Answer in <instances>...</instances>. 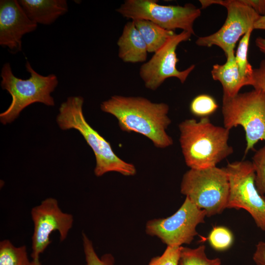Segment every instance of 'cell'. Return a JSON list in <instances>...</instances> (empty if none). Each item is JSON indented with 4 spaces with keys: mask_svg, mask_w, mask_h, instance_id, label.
Listing matches in <instances>:
<instances>
[{
    "mask_svg": "<svg viewBox=\"0 0 265 265\" xmlns=\"http://www.w3.org/2000/svg\"><path fill=\"white\" fill-rule=\"evenodd\" d=\"M100 108L117 119L121 130L141 134L157 148H165L173 143L166 132L171 122L167 104L153 103L139 96L114 95L103 102Z\"/></svg>",
    "mask_w": 265,
    "mask_h": 265,
    "instance_id": "cell-1",
    "label": "cell"
},
{
    "mask_svg": "<svg viewBox=\"0 0 265 265\" xmlns=\"http://www.w3.org/2000/svg\"><path fill=\"white\" fill-rule=\"evenodd\" d=\"M179 142L185 162L190 169L216 165L233 153L229 145L230 130L211 122L209 117L186 119L179 124Z\"/></svg>",
    "mask_w": 265,
    "mask_h": 265,
    "instance_id": "cell-2",
    "label": "cell"
},
{
    "mask_svg": "<svg viewBox=\"0 0 265 265\" xmlns=\"http://www.w3.org/2000/svg\"><path fill=\"white\" fill-rule=\"evenodd\" d=\"M83 102L81 96H71L61 104L56 117L59 128L63 130L75 129L82 135L94 153V174L97 177L109 172H116L126 176L135 175V166L119 158L110 143L87 122L82 111Z\"/></svg>",
    "mask_w": 265,
    "mask_h": 265,
    "instance_id": "cell-3",
    "label": "cell"
},
{
    "mask_svg": "<svg viewBox=\"0 0 265 265\" xmlns=\"http://www.w3.org/2000/svg\"><path fill=\"white\" fill-rule=\"evenodd\" d=\"M25 66L30 74L29 78L25 80L13 74L9 63H5L2 67L0 85L12 97L9 107L0 114V121L3 125L13 122L24 109L33 103H40L48 106L54 105L51 93L58 85L56 76L53 74L46 76L39 74L28 61Z\"/></svg>",
    "mask_w": 265,
    "mask_h": 265,
    "instance_id": "cell-4",
    "label": "cell"
},
{
    "mask_svg": "<svg viewBox=\"0 0 265 265\" xmlns=\"http://www.w3.org/2000/svg\"><path fill=\"white\" fill-rule=\"evenodd\" d=\"M222 114L225 128L243 127L246 142L245 155L258 141H265V94L261 90L223 97Z\"/></svg>",
    "mask_w": 265,
    "mask_h": 265,
    "instance_id": "cell-5",
    "label": "cell"
},
{
    "mask_svg": "<svg viewBox=\"0 0 265 265\" xmlns=\"http://www.w3.org/2000/svg\"><path fill=\"white\" fill-rule=\"evenodd\" d=\"M182 194L210 217L222 213L227 208L229 183L224 167L190 169L183 175Z\"/></svg>",
    "mask_w": 265,
    "mask_h": 265,
    "instance_id": "cell-6",
    "label": "cell"
},
{
    "mask_svg": "<svg viewBox=\"0 0 265 265\" xmlns=\"http://www.w3.org/2000/svg\"><path fill=\"white\" fill-rule=\"evenodd\" d=\"M202 8L212 4L224 6L227 16L222 26L216 32L208 36L200 37L196 41L199 46L211 47L216 46L224 52L226 58L235 56L236 43L250 29L260 17L243 0H200Z\"/></svg>",
    "mask_w": 265,
    "mask_h": 265,
    "instance_id": "cell-7",
    "label": "cell"
},
{
    "mask_svg": "<svg viewBox=\"0 0 265 265\" xmlns=\"http://www.w3.org/2000/svg\"><path fill=\"white\" fill-rule=\"evenodd\" d=\"M116 11L128 19L148 20L165 29L180 28L192 35L195 34L194 22L201 13L191 3L163 5L155 0H126Z\"/></svg>",
    "mask_w": 265,
    "mask_h": 265,
    "instance_id": "cell-8",
    "label": "cell"
},
{
    "mask_svg": "<svg viewBox=\"0 0 265 265\" xmlns=\"http://www.w3.org/2000/svg\"><path fill=\"white\" fill-rule=\"evenodd\" d=\"M229 183L227 208L246 211L257 226L265 231V198L255 184V172L252 162L237 161L224 167Z\"/></svg>",
    "mask_w": 265,
    "mask_h": 265,
    "instance_id": "cell-9",
    "label": "cell"
},
{
    "mask_svg": "<svg viewBox=\"0 0 265 265\" xmlns=\"http://www.w3.org/2000/svg\"><path fill=\"white\" fill-rule=\"evenodd\" d=\"M206 212L198 208L187 197L172 215L149 220L146 225L147 234L159 238L169 246L190 244L197 235L196 227L205 222Z\"/></svg>",
    "mask_w": 265,
    "mask_h": 265,
    "instance_id": "cell-10",
    "label": "cell"
},
{
    "mask_svg": "<svg viewBox=\"0 0 265 265\" xmlns=\"http://www.w3.org/2000/svg\"><path fill=\"white\" fill-rule=\"evenodd\" d=\"M191 35L186 31L175 33L148 61L140 66L139 76L147 89L157 90L169 78H177L182 83L186 81L195 66L193 64L183 71L179 70L177 63L179 60L176 50L181 43L188 40Z\"/></svg>",
    "mask_w": 265,
    "mask_h": 265,
    "instance_id": "cell-11",
    "label": "cell"
},
{
    "mask_svg": "<svg viewBox=\"0 0 265 265\" xmlns=\"http://www.w3.org/2000/svg\"><path fill=\"white\" fill-rule=\"evenodd\" d=\"M31 215L34 226L31 257L32 260H38L39 255L51 243L52 233L58 231L60 241L65 240L73 226L74 218L72 214L63 212L53 198L44 199L33 207Z\"/></svg>",
    "mask_w": 265,
    "mask_h": 265,
    "instance_id": "cell-12",
    "label": "cell"
},
{
    "mask_svg": "<svg viewBox=\"0 0 265 265\" xmlns=\"http://www.w3.org/2000/svg\"><path fill=\"white\" fill-rule=\"evenodd\" d=\"M37 24L32 21L17 0L0 1V45L11 53L22 51L24 35L34 31Z\"/></svg>",
    "mask_w": 265,
    "mask_h": 265,
    "instance_id": "cell-13",
    "label": "cell"
},
{
    "mask_svg": "<svg viewBox=\"0 0 265 265\" xmlns=\"http://www.w3.org/2000/svg\"><path fill=\"white\" fill-rule=\"evenodd\" d=\"M117 44L118 56L123 62L132 63L146 62L148 53L146 45L133 21L125 25Z\"/></svg>",
    "mask_w": 265,
    "mask_h": 265,
    "instance_id": "cell-14",
    "label": "cell"
},
{
    "mask_svg": "<svg viewBox=\"0 0 265 265\" xmlns=\"http://www.w3.org/2000/svg\"><path fill=\"white\" fill-rule=\"evenodd\" d=\"M212 79L220 82L223 97H233L246 85H252L253 79L244 76L240 72L235 56L227 58L223 64H214L211 71Z\"/></svg>",
    "mask_w": 265,
    "mask_h": 265,
    "instance_id": "cell-15",
    "label": "cell"
},
{
    "mask_svg": "<svg viewBox=\"0 0 265 265\" xmlns=\"http://www.w3.org/2000/svg\"><path fill=\"white\" fill-rule=\"evenodd\" d=\"M28 17L36 24L50 25L68 10L65 0H20Z\"/></svg>",
    "mask_w": 265,
    "mask_h": 265,
    "instance_id": "cell-16",
    "label": "cell"
},
{
    "mask_svg": "<svg viewBox=\"0 0 265 265\" xmlns=\"http://www.w3.org/2000/svg\"><path fill=\"white\" fill-rule=\"evenodd\" d=\"M132 21L142 36L149 53L157 52L175 34L174 31L165 29L150 21Z\"/></svg>",
    "mask_w": 265,
    "mask_h": 265,
    "instance_id": "cell-17",
    "label": "cell"
},
{
    "mask_svg": "<svg viewBox=\"0 0 265 265\" xmlns=\"http://www.w3.org/2000/svg\"><path fill=\"white\" fill-rule=\"evenodd\" d=\"M25 245L16 247L8 239L0 242V265H30Z\"/></svg>",
    "mask_w": 265,
    "mask_h": 265,
    "instance_id": "cell-18",
    "label": "cell"
},
{
    "mask_svg": "<svg viewBox=\"0 0 265 265\" xmlns=\"http://www.w3.org/2000/svg\"><path fill=\"white\" fill-rule=\"evenodd\" d=\"M220 258L210 259L206 254V246L195 248L181 246L179 265H221Z\"/></svg>",
    "mask_w": 265,
    "mask_h": 265,
    "instance_id": "cell-19",
    "label": "cell"
},
{
    "mask_svg": "<svg viewBox=\"0 0 265 265\" xmlns=\"http://www.w3.org/2000/svg\"><path fill=\"white\" fill-rule=\"evenodd\" d=\"M253 30H248L241 38L235 54V60L241 73L244 76L251 79L253 78L254 69L248 62V51Z\"/></svg>",
    "mask_w": 265,
    "mask_h": 265,
    "instance_id": "cell-20",
    "label": "cell"
},
{
    "mask_svg": "<svg viewBox=\"0 0 265 265\" xmlns=\"http://www.w3.org/2000/svg\"><path fill=\"white\" fill-rule=\"evenodd\" d=\"M215 100L207 94H200L196 96L191 102L189 109L191 113L201 118L208 117L218 108Z\"/></svg>",
    "mask_w": 265,
    "mask_h": 265,
    "instance_id": "cell-21",
    "label": "cell"
},
{
    "mask_svg": "<svg viewBox=\"0 0 265 265\" xmlns=\"http://www.w3.org/2000/svg\"><path fill=\"white\" fill-rule=\"evenodd\" d=\"M211 246L217 251H225L229 249L234 241L232 232L224 226L214 227L208 237Z\"/></svg>",
    "mask_w": 265,
    "mask_h": 265,
    "instance_id": "cell-22",
    "label": "cell"
},
{
    "mask_svg": "<svg viewBox=\"0 0 265 265\" xmlns=\"http://www.w3.org/2000/svg\"><path fill=\"white\" fill-rule=\"evenodd\" d=\"M83 248L86 264L85 265H114V259L110 254L100 258L96 253L93 243L84 233L82 234Z\"/></svg>",
    "mask_w": 265,
    "mask_h": 265,
    "instance_id": "cell-23",
    "label": "cell"
},
{
    "mask_svg": "<svg viewBox=\"0 0 265 265\" xmlns=\"http://www.w3.org/2000/svg\"><path fill=\"white\" fill-rule=\"evenodd\" d=\"M255 172V184L259 193L265 195V145L257 150L252 158Z\"/></svg>",
    "mask_w": 265,
    "mask_h": 265,
    "instance_id": "cell-24",
    "label": "cell"
},
{
    "mask_svg": "<svg viewBox=\"0 0 265 265\" xmlns=\"http://www.w3.org/2000/svg\"><path fill=\"white\" fill-rule=\"evenodd\" d=\"M181 246H169L162 255L151 259L147 265H179Z\"/></svg>",
    "mask_w": 265,
    "mask_h": 265,
    "instance_id": "cell-25",
    "label": "cell"
},
{
    "mask_svg": "<svg viewBox=\"0 0 265 265\" xmlns=\"http://www.w3.org/2000/svg\"><path fill=\"white\" fill-rule=\"evenodd\" d=\"M253 79L254 89H260L265 94V60L261 62L258 68L254 69Z\"/></svg>",
    "mask_w": 265,
    "mask_h": 265,
    "instance_id": "cell-26",
    "label": "cell"
},
{
    "mask_svg": "<svg viewBox=\"0 0 265 265\" xmlns=\"http://www.w3.org/2000/svg\"><path fill=\"white\" fill-rule=\"evenodd\" d=\"M253 260L256 265H265V242L260 241L257 243Z\"/></svg>",
    "mask_w": 265,
    "mask_h": 265,
    "instance_id": "cell-27",
    "label": "cell"
},
{
    "mask_svg": "<svg viewBox=\"0 0 265 265\" xmlns=\"http://www.w3.org/2000/svg\"><path fill=\"white\" fill-rule=\"evenodd\" d=\"M260 16L265 15V0H243Z\"/></svg>",
    "mask_w": 265,
    "mask_h": 265,
    "instance_id": "cell-28",
    "label": "cell"
},
{
    "mask_svg": "<svg viewBox=\"0 0 265 265\" xmlns=\"http://www.w3.org/2000/svg\"><path fill=\"white\" fill-rule=\"evenodd\" d=\"M254 29L265 30V15L260 16L254 25Z\"/></svg>",
    "mask_w": 265,
    "mask_h": 265,
    "instance_id": "cell-29",
    "label": "cell"
},
{
    "mask_svg": "<svg viewBox=\"0 0 265 265\" xmlns=\"http://www.w3.org/2000/svg\"><path fill=\"white\" fill-rule=\"evenodd\" d=\"M255 44L260 51L265 55V38L258 37L255 40Z\"/></svg>",
    "mask_w": 265,
    "mask_h": 265,
    "instance_id": "cell-30",
    "label": "cell"
},
{
    "mask_svg": "<svg viewBox=\"0 0 265 265\" xmlns=\"http://www.w3.org/2000/svg\"><path fill=\"white\" fill-rule=\"evenodd\" d=\"M30 265H42L39 262V260H32L31 261V263Z\"/></svg>",
    "mask_w": 265,
    "mask_h": 265,
    "instance_id": "cell-31",
    "label": "cell"
}]
</instances>
